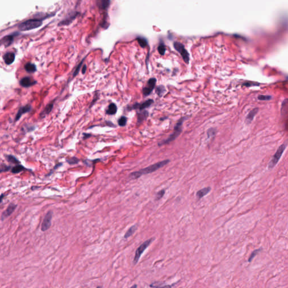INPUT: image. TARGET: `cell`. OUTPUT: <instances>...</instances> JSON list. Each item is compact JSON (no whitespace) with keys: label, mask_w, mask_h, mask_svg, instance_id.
Returning a JSON list of instances; mask_svg holds the SVG:
<instances>
[{"label":"cell","mask_w":288,"mask_h":288,"mask_svg":"<svg viewBox=\"0 0 288 288\" xmlns=\"http://www.w3.org/2000/svg\"><path fill=\"white\" fill-rule=\"evenodd\" d=\"M271 98H272V96H271L270 95H259L258 97V99L259 100H262V101L270 100V99H271Z\"/></svg>","instance_id":"f1b7e54d"},{"label":"cell","mask_w":288,"mask_h":288,"mask_svg":"<svg viewBox=\"0 0 288 288\" xmlns=\"http://www.w3.org/2000/svg\"><path fill=\"white\" fill-rule=\"evenodd\" d=\"M149 115V113L146 110L142 111L141 112L137 114V123L138 124L142 123L146 119Z\"/></svg>","instance_id":"e0dca14e"},{"label":"cell","mask_w":288,"mask_h":288,"mask_svg":"<svg viewBox=\"0 0 288 288\" xmlns=\"http://www.w3.org/2000/svg\"><path fill=\"white\" fill-rule=\"evenodd\" d=\"M10 168H11L10 166H6V164H2L1 166V173H2L4 172H7L10 169Z\"/></svg>","instance_id":"4dcf8cb0"},{"label":"cell","mask_w":288,"mask_h":288,"mask_svg":"<svg viewBox=\"0 0 288 288\" xmlns=\"http://www.w3.org/2000/svg\"><path fill=\"white\" fill-rule=\"evenodd\" d=\"M258 108H254V109H253L252 110H251L250 112L249 113V114H248V115L247 116V117H246L245 122L247 124H249L250 123H251L252 122V121L253 120V119H254V117L256 116V115L258 113Z\"/></svg>","instance_id":"9a60e30c"},{"label":"cell","mask_w":288,"mask_h":288,"mask_svg":"<svg viewBox=\"0 0 288 288\" xmlns=\"http://www.w3.org/2000/svg\"><path fill=\"white\" fill-rule=\"evenodd\" d=\"M157 79L155 78H150L147 82L146 86L143 89V93L145 96L149 95L154 89Z\"/></svg>","instance_id":"52a82bcc"},{"label":"cell","mask_w":288,"mask_h":288,"mask_svg":"<svg viewBox=\"0 0 288 288\" xmlns=\"http://www.w3.org/2000/svg\"><path fill=\"white\" fill-rule=\"evenodd\" d=\"M170 161L168 159L164 160H163V161H161V162H158V163H157L155 164H154L152 165H151V166H149V167L145 168H143V169H141L139 170L138 171H136V172H132V173H131V174H129V178L131 179L135 180V179L138 178L141 176L144 175V174H152V172L157 171L158 169H159L160 168L164 167V166L167 165V164Z\"/></svg>","instance_id":"6da1fadb"},{"label":"cell","mask_w":288,"mask_h":288,"mask_svg":"<svg viewBox=\"0 0 288 288\" xmlns=\"http://www.w3.org/2000/svg\"><path fill=\"white\" fill-rule=\"evenodd\" d=\"M110 0H97V5L100 9L105 10L108 8Z\"/></svg>","instance_id":"ac0fdd59"},{"label":"cell","mask_w":288,"mask_h":288,"mask_svg":"<svg viewBox=\"0 0 288 288\" xmlns=\"http://www.w3.org/2000/svg\"><path fill=\"white\" fill-rule=\"evenodd\" d=\"M185 119H186V117L182 118L179 120V121L177 122V123L176 124V125L174 127V132L172 135H171L167 139L162 141L160 143H159V146H162V145H164L166 144H169V143L172 142V141H174V140L180 135V134L181 133V132L182 131L181 127H182V124H183L184 121L185 120Z\"/></svg>","instance_id":"7a4b0ae2"},{"label":"cell","mask_w":288,"mask_h":288,"mask_svg":"<svg viewBox=\"0 0 288 288\" xmlns=\"http://www.w3.org/2000/svg\"><path fill=\"white\" fill-rule=\"evenodd\" d=\"M165 87L163 86H159L156 89V92L159 96H162L165 91Z\"/></svg>","instance_id":"83f0119b"},{"label":"cell","mask_w":288,"mask_h":288,"mask_svg":"<svg viewBox=\"0 0 288 288\" xmlns=\"http://www.w3.org/2000/svg\"><path fill=\"white\" fill-rule=\"evenodd\" d=\"M175 48L181 54L182 58H183V60L185 61V62L186 63L188 64L189 61V55L188 53V52L186 51V50L183 48V47L181 45L176 44Z\"/></svg>","instance_id":"8fae6325"},{"label":"cell","mask_w":288,"mask_h":288,"mask_svg":"<svg viewBox=\"0 0 288 288\" xmlns=\"http://www.w3.org/2000/svg\"><path fill=\"white\" fill-rule=\"evenodd\" d=\"M53 107V102L52 103H50V104H48L47 106H46L45 109L44 110V111L40 114V116L42 118H44L46 115H48V114H49L51 112Z\"/></svg>","instance_id":"ffe728a7"},{"label":"cell","mask_w":288,"mask_h":288,"mask_svg":"<svg viewBox=\"0 0 288 288\" xmlns=\"http://www.w3.org/2000/svg\"><path fill=\"white\" fill-rule=\"evenodd\" d=\"M134 287H137V285H134V286L132 287V288H134Z\"/></svg>","instance_id":"e575fe53"},{"label":"cell","mask_w":288,"mask_h":288,"mask_svg":"<svg viewBox=\"0 0 288 288\" xmlns=\"http://www.w3.org/2000/svg\"><path fill=\"white\" fill-rule=\"evenodd\" d=\"M31 109H32V106H30V105H27L25 106L21 107L19 109L17 114L16 115L15 118V121H18V120H19V119L21 118L22 115L30 112L31 111Z\"/></svg>","instance_id":"7c38bea8"},{"label":"cell","mask_w":288,"mask_h":288,"mask_svg":"<svg viewBox=\"0 0 288 288\" xmlns=\"http://www.w3.org/2000/svg\"><path fill=\"white\" fill-rule=\"evenodd\" d=\"M286 147H287V145L285 144H282L279 148V149L275 152L273 158L271 159V161L270 162V163L268 164V169L273 168V167L277 164V163H278V162L280 159L284 150H285Z\"/></svg>","instance_id":"5b68a950"},{"label":"cell","mask_w":288,"mask_h":288,"mask_svg":"<svg viewBox=\"0 0 288 288\" xmlns=\"http://www.w3.org/2000/svg\"><path fill=\"white\" fill-rule=\"evenodd\" d=\"M16 207H17V205L14 204L13 203H10L8 206L7 209L2 213L1 217V220L3 221L8 217L10 216H11L12 213L15 211Z\"/></svg>","instance_id":"ba28073f"},{"label":"cell","mask_w":288,"mask_h":288,"mask_svg":"<svg viewBox=\"0 0 288 288\" xmlns=\"http://www.w3.org/2000/svg\"><path fill=\"white\" fill-rule=\"evenodd\" d=\"M15 59V53H7L4 55V60L6 64L11 65L12 64Z\"/></svg>","instance_id":"4fadbf2b"},{"label":"cell","mask_w":288,"mask_h":288,"mask_svg":"<svg viewBox=\"0 0 288 288\" xmlns=\"http://www.w3.org/2000/svg\"><path fill=\"white\" fill-rule=\"evenodd\" d=\"M24 68L28 73H33L37 71V67L35 64L31 63H27L24 66Z\"/></svg>","instance_id":"d6986e66"},{"label":"cell","mask_w":288,"mask_h":288,"mask_svg":"<svg viewBox=\"0 0 288 288\" xmlns=\"http://www.w3.org/2000/svg\"><path fill=\"white\" fill-rule=\"evenodd\" d=\"M84 59L80 63V64H79L77 66V68L76 69V70H75L74 72V73H73V78H74V77H76V76H77L78 74V73H79V70H80L81 67V66H82V64H83V63H84Z\"/></svg>","instance_id":"1f68e13d"},{"label":"cell","mask_w":288,"mask_h":288,"mask_svg":"<svg viewBox=\"0 0 288 288\" xmlns=\"http://www.w3.org/2000/svg\"><path fill=\"white\" fill-rule=\"evenodd\" d=\"M165 190L163 189L160 191H159V192L157 194V195H156V200H158L159 199H160L162 197H163L165 194Z\"/></svg>","instance_id":"f546056e"},{"label":"cell","mask_w":288,"mask_h":288,"mask_svg":"<svg viewBox=\"0 0 288 288\" xmlns=\"http://www.w3.org/2000/svg\"><path fill=\"white\" fill-rule=\"evenodd\" d=\"M6 158L7 159L8 162L13 164H18L20 163V162L18 160V159H16L14 156L11 155H8L6 156Z\"/></svg>","instance_id":"cb8c5ba5"},{"label":"cell","mask_w":288,"mask_h":288,"mask_svg":"<svg viewBox=\"0 0 288 288\" xmlns=\"http://www.w3.org/2000/svg\"><path fill=\"white\" fill-rule=\"evenodd\" d=\"M154 240V238H150L148 239V240L145 241L144 243H143L136 250L135 257L133 259V263L134 264H136L138 262L140 258L141 257V255L144 253V251L147 249V248L152 244V242Z\"/></svg>","instance_id":"277c9868"},{"label":"cell","mask_w":288,"mask_h":288,"mask_svg":"<svg viewBox=\"0 0 288 288\" xmlns=\"http://www.w3.org/2000/svg\"><path fill=\"white\" fill-rule=\"evenodd\" d=\"M79 160L76 157H73L72 158L67 159V162L70 165H73V164H77L79 162Z\"/></svg>","instance_id":"4316f807"},{"label":"cell","mask_w":288,"mask_h":288,"mask_svg":"<svg viewBox=\"0 0 288 288\" xmlns=\"http://www.w3.org/2000/svg\"><path fill=\"white\" fill-rule=\"evenodd\" d=\"M53 212L52 211H48L46 214L41 226V230L43 232L47 231L51 225V221L53 218Z\"/></svg>","instance_id":"8992f818"},{"label":"cell","mask_w":288,"mask_h":288,"mask_svg":"<svg viewBox=\"0 0 288 288\" xmlns=\"http://www.w3.org/2000/svg\"><path fill=\"white\" fill-rule=\"evenodd\" d=\"M127 122V118L124 116H122L118 119V123L119 126H120L121 127H124L126 125Z\"/></svg>","instance_id":"d4e9b609"},{"label":"cell","mask_w":288,"mask_h":288,"mask_svg":"<svg viewBox=\"0 0 288 288\" xmlns=\"http://www.w3.org/2000/svg\"><path fill=\"white\" fill-rule=\"evenodd\" d=\"M4 195L3 194H1V203H2V199H3V197H4Z\"/></svg>","instance_id":"836d02e7"},{"label":"cell","mask_w":288,"mask_h":288,"mask_svg":"<svg viewBox=\"0 0 288 288\" xmlns=\"http://www.w3.org/2000/svg\"><path fill=\"white\" fill-rule=\"evenodd\" d=\"M15 34H13L11 35H8L4 37L1 39V45L5 46V47H6L9 46L13 42Z\"/></svg>","instance_id":"5bb4252c"},{"label":"cell","mask_w":288,"mask_h":288,"mask_svg":"<svg viewBox=\"0 0 288 288\" xmlns=\"http://www.w3.org/2000/svg\"><path fill=\"white\" fill-rule=\"evenodd\" d=\"M86 68H87V67L86 65H84V67H83V68H82V74H84L86 73Z\"/></svg>","instance_id":"d6a6232c"},{"label":"cell","mask_w":288,"mask_h":288,"mask_svg":"<svg viewBox=\"0 0 288 288\" xmlns=\"http://www.w3.org/2000/svg\"><path fill=\"white\" fill-rule=\"evenodd\" d=\"M211 190V187H207L202 189L200 190L197 192V197L198 199H202L205 195H207Z\"/></svg>","instance_id":"2e32d148"},{"label":"cell","mask_w":288,"mask_h":288,"mask_svg":"<svg viewBox=\"0 0 288 288\" xmlns=\"http://www.w3.org/2000/svg\"><path fill=\"white\" fill-rule=\"evenodd\" d=\"M27 169L25 168V167L23 166L22 165H20V164H18L17 166H16L15 167H13L11 168V172L14 174H19L20 172H21L22 171H23L24 170H26Z\"/></svg>","instance_id":"603a6c76"},{"label":"cell","mask_w":288,"mask_h":288,"mask_svg":"<svg viewBox=\"0 0 288 288\" xmlns=\"http://www.w3.org/2000/svg\"><path fill=\"white\" fill-rule=\"evenodd\" d=\"M137 229V226L136 225H133V226H131L128 230V231L126 233L125 235L124 236V239H127V238L129 237L130 236H131L132 235H133L136 232Z\"/></svg>","instance_id":"7402d4cb"},{"label":"cell","mask_w":288,"mask_h":288,"mask_svg":"<svg viewBox=\"0 0 288 288\" xmlns=\"http://www.w3.org/2000/svg\"><path fill=\"white\" fill-rule=\"evenodd\" d=\"M261 250V249H257V250H254L250 254V257H249V259H248V262H251V261L254 258V257L257 256V254H258L259 252H260V251Z\"/></svg>","instance_id":"484cf974"},{"label":"cell","mask_w":288,"mask_h":288,"mask_svg":"<svg viewBox=\"0 0 288 288\" xmlns=\"http://www.w3.org/2000/svg\"><path fill=\"white\" fill-rule=\"evenodd\" d=\"M42 22L39 19H30L23 23H20L18 28L21 31H27L37 28L41 26Z\"/></svg>","instance_id":"3957f363"},{"label":"cell","mask_w":288,"mask_h":288,"mask_svg":"<svg viewBox=\"0 0 288 288\" xmlns=\"http://www.w3.org/2000/svg\"><path fill=\"white\" fill-rule=\"evenodd\" d=\"M19 83L23 87L28 88L37 84V81L33 80L29 77H25L21 79Z\"/></svg>","instance_id":"30bf717a"},{"label":"cell","mask_w":288,"mask_h":288,"mask_svg":"<svg viewBox=\"0 0 288 288\" xmlns=\"http://www.w3.org/2000/svg\"><path fill=\"white\" fill-rule=\"evenodd\" d=\"M153 102L154 101L152 100L149 99L142 103H136L131 107V109H134V110L138 109L140 110H144L145 109L149 107L153 103Z\"/></svg>","instance_id":"9c48e42d"},{"label":"cell","mask_w":288,"mask_h":288,"mask_svg":"<svg viewBox=\"0 0 288 288\" xmlns=\"http://www.w3.org/2000/svg\"><path fill=\"white\" fill-rule=\"evenodd\" d=\"M117 112V106L114 103H111L106 110V114L108 115H114Z\"/></svg>","instance_id":"44dd1931"}]
</instances>
